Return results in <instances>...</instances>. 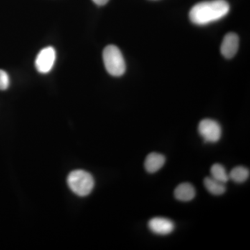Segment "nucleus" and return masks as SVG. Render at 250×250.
<instances>
[{
  "label": "nucleus",
  "mask_w": 250,
  "mask_h": 250,
  "mask_svg": "<svg viewBox=\"0 0 250 250\" xmlns=\"http://www.w3.org/2000/svg\"><path fill=\"white\" fill-rule=\"evenodd\" d=\"M93 1L95 4L99 5V6H104V5L107 4L109 0H93Z\"/></svg>",
  "instance_id": "nucleus-14"
},
{
  "label": "nucleus",
  "mask_w": 250,
  "mask_h": 250,
  "mask_svg": "<svg viewBox=\"0 0 250 250\" xmlns=\"http://www.w3.org/2000/svg\"><path fill=\"white\" fill-rule=\"evenodd\" d=\"M56 61V51L52 47L42 49L36 57L35 65L40 73H48L51 71Z\"/></svg>",
  "instance_id": "nucleus-5"
},
{
  "label": "nucleus",
  "mask_w": 250,
  "mask_h": 250,
  "mask_svg": "<svg viewBox=\"0 0 250 250\" xmlns=\"http://www.w3.org/2000/svg\"><path fill=\"white\" fill-rule=\"evenodd\" d=\"M230 6L226 0H210L195 4L189 13V18L197 25H207L225 17Z\"/></svg>",
  "instance_id": "nucleus-1"
},
{
  "label": "nucleus",
  "mask_w": 250,
  "mask_h": 250,
  "mask_svg": "<svg viewBox=\"0 0 250 250\" xmlns=\"http://www.w3.org/2000/svg\"><path fill=\"white\" fill-rule=\"evenodd\" d=\"M103 61L104 66L112 76L121 77L126 70L124 57L116 45L106 46L103 51Z\"/></svg>",
  "instance_id": "nucleus-2"
},
{
  "label": "nucleus",
  "mask_w": 250,
  "mask_h": 250,
  "mask_svg": "<svg viewBox=\"0 0 250 250\" xmlns=\"http://www.w3.org/2000/svg\"><path fill=\"white\" fill-rule=\"evenodd\" d=\"M67 184L72 192L79 196H86L93 190L95 182L93 176L86 171H72L67 177Z\"/></svg>",
  "instance_id": "nucleus-3"
},
{
  "label": "nucleus",
  "mask_w": 250,
  "mask_h": 250,
  "mask_svg": "<svg viewBox=\"0 0 250 250\" xmlns=\"http://www.w3.org/2000/svg\"><path fill=\"white\" fill-rule=\"evenodd\" d=\"M166 162L165 156L157 152L148 154L145 161V168L149 173H154L160 170Z\"/></svg>",
  "instance_id": "nucleus-8"
},
{
  "label": "nucleus",
  "mask_w": 250,
  "mask_h": 250,
  "mask_svg": "<svg viewBox=\"0 0 250 250\" xmlns=\"http://www.w3.org/2000/svg\"><path fill=\"white\" fill-rule=\"evenodd\" d=\"M229 177L236 183H243L249 178L250 170L243 166H237L232 169Z\"/></svg>",
  "instance_id": "nucleus-11"
},
{
  "label": "nucleus",
  "mask_w": 250,
  "mask_h": 250,
  "mask_svg": "<svg viewBox=\"0 0 250 250\" xmlns=\"http://www.w3.org/2000/svg\"><path fill=\"white\" fill-rule=\"evenodd\" d=\"M148 228L152 232L156 234L165 236L174 231V224L170 219L156 217L149 220Z\"/></svg>",
  "instance_id": "nucleus-6"
},
{
  "label": "nucleus",
  "mask_w": 250,
  "mask_h": 250,
  "mask_svg": "<svg viewBox=\"0 0 250 250\" xmlns=\"http://www.w3.org/2000/svg\"><path fill=\"white\" fill-rule=\"evenodd\" d=\"M204 184L207 190L214 195H223L226 191L225 184L215 180L211 177H206Z\"/></svg>",
  "instance_id": "nucleus-10"
},
{
  "label": "nucleus",
  "mask_w": 250,
  "mask_h": 250,
  "mask_svg": "<svg viewBox=\"0 0 250 250\" xmlns=\"http://www.w3.org/2000/svg\"><path fill=\"white\" fill-rule=\"evenodd\" d=\"M9 85V77L4 70H0V90L7 89Z\"/></svg>",
  "instance_id": "nucleus-13"
},
{
  "label": "nucleus",
  "mask_w": 250,
  "mask_h": 250,
  "mask_svg": "<svg viewBox=\"0 0 250 250\" xmlns=\"http://www.w3.org/2000/svg\"><path fill=\"white\" fill-rule=\"evenodd\" d=\"M198 131L205 143H216L221 138V126L214 120H202L199 124Z\"/></svg>",
  "instance_id": "nucleus-4"
},
{
  "label": "nucleus",
  "mask_w": 250,
  "mask_h": 250,
  "mask_svg": "<svg viewBox=\"0 0 250 250\" xmlns=\"http://www.w3.org/2000/svg\"><path fill=\"white\" fill-rule=\"evenodd\" d=\"M239 47V38L235 33L230 32L224 37L220 52L224 57L231 59L236 55Z\"/></svg>",
  "instance_id": "nucleus-7"
},
{
  "label": "nucleus",
  "mask_w": 250,
  "mask_h": 250,
  "mask_svg": "<svg viewBox=\"0 0 250 250\" xmlns=\"http://www.w3.org/2000/svg\"><path fill=\"white\" fill-rule=\"evenodd\" d=\"M174 197L182 202H188L192 200L196 195V190L193 186L190 183H182L174 190Z\"/></svg>",
  "instance_id": "nucleus-9"
},
{
  "label": "nucleus",
  "mask_w": 250,
  "mask_h": 250,
  "mask_svg": "<svg viewBox=\"0 0 250 250\" xmlns=\"http://www.w3.org/2000/svg\"><path fill=\"white\" fill-rule=\"evenodd\" d=\"M210 174L212 178L221 182V183H227L229 180V177L227 172L226 169L221 164H215L212 166L210 168Z\"/></svg>",
  "instance_id": "nucleus-12"
}]
</instances>
